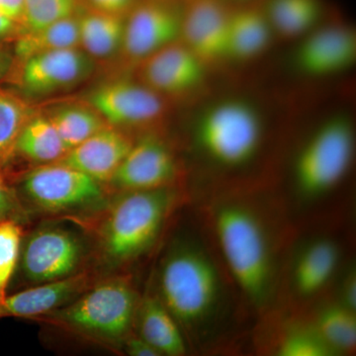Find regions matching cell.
<instances>
[{
  "instance_id": "cell-12",
  "label": "cell",
  "mask_w": 356,
  "mask_h": 356,
  "mask_svg": "<svg viewBox=\"0 0 356 356\" xmlns=\"http://www.w3.org/2000/svg\"><path fill=\"white\" fill-rule=\"evenodd\" d=\"M92 108L112 127H143L165 113L163 96L144 83L116 81L96 88L89 96Z\"/></svg>"
},
{
  "instance_id": "cell-3",
  "label": "cell",
  "mask_w": 356,
  "mask_h": 356,
  "mask_svg": "<svg viewBox=\"0 0 356 356\" xmlns=\"http://www.w3.org/2000/svg\"><path fill=\"white\" fill-rule=\"evenodd\" d=\"M117 194L98 214L102 219L96 229L98 261L108 270L127 266L147 254L180 202L177 187Z\"/></svg>"
},
{
  "instance_id": "cell-15",
  "label": "cell",
  "mask_w": 356,
  "mask_h": 356,
  "mask_svg": "<svg viewBox=\"0 0 356 356\" xmlns=\"http://www.w3.org/2000/svg\"><path fill=\"white\" fill-rule=\"evenodd\" d=\"M184 8L180 41L206 65L226 60L229 16L224 0H188Z\"/></svg>"
},
{
  "instance_id": "cell-25",
  "label": "cell",
  "mask_w": 356,
  "mask_h": 356,
  "mask_svg": "<svg viewBox=\"0 0 356 356\" xmlns=\"http://www.w3.org/2000/svg\"><path fill=\"white\" fill-rule=\"evenodd\" d=\"M70 48H81L79 18L76 16L26 32L16 44V54L25 60L41 54Z\"/></svg>"
},
{
  "instance_id": "cell-38",
  "label": "cell",
  "mask_w": 356,
  "mask_h": 356,
  "mask_svg": "<svg viewBox=\"0 0 356 356\" xmlns=\"http://www.w3.org/2000/svg\"><path fill=\"white\" fill-rule=\"evenodd\" d=\"M0 180H3V179H2L1 172H0Z\"/></svg>"
},
{
  "instance_id": "cell-7",
  "label": "cell",
  "mask_w": 356,
  "mask_h": 356,
  "mask_svg": "<svg viewBox=\"0 0 356 356\" xmlns=\"http://www.w3.org/2000/svg\"><path fill=\"white\" fill-rule=\"evenodd\" d=\"M21 202L36 212L95 216L109 202L103 185L60 163L37 166L20 184Z\"/></svg>"
},
{
  "instance_id": "cell-16",
  "label": "cell",
  "mask_w": 356,
  "mask_h": 356,
  "mask_svg": "<svg viewBox=\"0 0 356 356\" xmlns=\"http://www.w3.org/2000/svg\"><path fill=\"white\" fill-rule=\"evenodd\" d=\"M22 81L33 93H49L83 81L93 70L91 58L81 48L63 49L24 60Z\"/></svg>"
},
{
  "instance_id": "cell-6",
  "label": "cell",
  "mask_w": 356,
  "mask_h": 356,
  "mask_svg": "<svg viewBox=\"0 0 356 356\" xmlns=\"http://www.w3.org/2000/svg\"><path fill=\"white\" fill-rule=\"evenodd\" d=\"M264 136V123L254 105L241 98H229L200 114L194 126L193 142L211 163L236 170L254 161Z\"/></svg>"
},
{
  "instance_id": "cell-8",
  "label": "cell",
  "mask_w": 356,
  "mask_h": 356,
  "mask_svg": "<svg viewBox=\"0 0 356 356\" xmlns=\"http://www.w3.org/2000/svg\"><path fill=\"white\" fill-rule=\"evenodd\" d=\"M89 243L65 225L43 222L23 238L15 273L27 287L55 282L86 271Z\"/></svg>"
},
{
  "instance_id": "cell-2",
  "label": "cell",
  "mask_w": 356,
  "mask_h": 356,
  "mask_svg": "<svg viewBox=\"0 0 356 356\" xmlns=\"http://www.w3.org/2000/svg\"><path fill=\"white\" fill-rule=\"evenodd\" d=\"M207 236L175 238L159 264L158 295L187 344L202 346L224 323L229 278ZM231 280V278H229Z\"/></svg>"
},
{
  "instance_id": "cell-36",
  "label": "cell",
  "mask_w": 356,
  "mask_h": 356,
  "mask_svg": "<svg viewBox=\"0 0 356 356\" xmlns=\"http://www.w3.org/2000/svg\"><path fill=\"white\" fill-rule=\"evenodd\" d=\"M17 24L18 23L16 21L0 13V39L6 38V37L13 34L15 31Z\"/></svg>"
},
{
  "instance_id": "cell-4",
  "label": "cell",
  "mask_w": 356,
  "mask_h": 356,
  "mask_svg": "<svg viewBox=\"0 0 356 356\" xmlns=\"http://www.w3.org/2000/svg\"><path fill=\"white\" fill-rule=\"evenodd\" d=\"M140 299L130 276L110 274L67 305L36 320L112 348H122L135 327Z\"/></svg>"
},
{
  "instance_id": "cell-20",
  "label": "cell",
  "mask_w": 356,
  "mask_h": 356,
  "mask_svg": "<svg viewBox=\"0 0 356 356\" xmlns=\"http://www.w3.org/2000/svg\"><path fill=\"white\" fill-rule=\"evenodd\" d=\"M271 27L264 8L233 9L229 16L226 60H248L266 50Z\"/></svg>"
},
{
  "instance_id": "cell-19",
  "label": "cell",
  "mask_w": 356,
  "mask_h": 356,
  "mask_svg": "<svg viewBox=\"0 0 356 356\" xmlns=\"http://www.w3.org/2000/svg\"><path fill=\"white\" fill-rule=\"evenodd\" d=\"M135 325L138 336L154 346L161 355L181 356L188 351L179 325L156 293H149L140 299Z\"/></svg>"
},
{
  "instance_id": "cell-35",
  "label": "cell",
  "mask_w": 356,
  "mask_h": 356,
  "mask_svg": "<svg viewBox=\"0 0 356 356\" xmlns=\"http://www.w3.org/2000/svg\"><path fill=\"white\" fill-rule=\"evenodd\" d=\"M0 13L23 24L24 0H0Z\"/></svg>"
},
{
  "instance_id": "cell-30",
  "label": "cell",
  "mask_w": 356,
  "mask_h": 356,
  "mask_svg": "<svg viewBox=\"0 0 356 356\" xmlns=\"http://www.w3.org/2000/svg\"><path fill=\"white\" fill-rule=\"evenodd\" d=\"M28 120L22 103L0 95V161H6L15 153L18 137Z\"/></svg>"
},
{
  "instance_id": "cell-11",
  "label": "cell",
  "mask_w": 356,
  "mask_h": 356,
  "mask_svg": "<svg viewBox=\"0 0 356 356\" xmlns=\"http://www.w3.org/2000/svg\"><path fill=\"white\" fill-rule=\"evenodd\" d=\"M179 166L170 147L154 135L133 143L108 186L117 193L177 187Z\"/></svg>"
},
{
  "instance_id": "cell-1",
  "label": "cell",
  "mask_w": 356,
  "mask_h": 356,
  "mask_svg": "<svg viewBox=\"0 0 356 356\" xmlns=\"http://www.w3.org/2000/svg\"><path fill=\"white\" fill-rule=\"evenodd\" d=\"M199 218L240 299L266 313L277 297L289 250L285 201L248 189H222L200 200Z\"/></svg>"
},
{
  "instance_id": "cell-37",
  "label": "cell",
  "mask_w": 356,
  "mask_h": 356,
  "mask_svg": "<svg viewBox=\"0 0 356 356\" xmlns=\"http://www.w3.org/2000/svg\"><path fill=\"white\" fill-rule=\"evenodd\" d=\"M2 67V57L1 55H0V70H1Z\"/></svg>"
},
{
  "instance_id": "cell-26",
  "label": "cell",
  "mask_w": 356,
  "mask_h": 356,
  "mask_svg": "<svg viewBox=\"0 0 356 356\" xmlns=\"http://www.w3.org/2000/svg\"><path fill=\"white\" fill-rule=\"evenodd\" d=\"M67 152L108 126L95 109L67 106L49 117Z\"/></svg>"
},
{
  "instance_id": "cell-29",
  "label": "cell",
  "mask_w": 356,
  "mask_h": 356,
  "mask_svg": "<svg viewBox=\"0 0 356 356\" xmlns=\"http://www.w3.org/2000/svg\"><path fill=\"white\" fill-rule=\"evenodd\" d=\"M77 0H24L23 25L27 31L39 30L76 16Z\"/></svg>"
},
{
  "instance_id": "cell-10",
  "label": "cell",
  "mask_w": 356,
  "mask_h": 356,
  "mask_svg": "<svg viewBox=\"0 0 356 356\" xmlns=\"http://www.w3.org/2000/svg\"><path fill=\"white\" fill-rule=\"evenodd\" d=\"M343 254L341 242L329 234L313 236L299 245L290 266L283 267L282 271V276H286V290L294 308L317 299L329 288Z\"/></svg>"
},
{
  "instance_id": "cell-32",
  "label": "cell",
  "mask_w": 356,
  "mask_h": 356,
  "mask_svg": "<svg viewBox=\"0 0 356 356\" xmlns=\"http://www.w3.org/2000/svg\"><path fill=\"white\" fill-rule=\"evenodd\" d=\"M93 11L124 17L137 4L136 0H88Z\"/></svg>"
},
{
  "instance_id": "cell-5",
  "label": "cell",
  "mask_w": 356,
  "mask_h": 356,
  "mask_svg": "<svg viewBox=\"0 0 356 356\" xmlns=\"http://www.w3.org/2000/svg\"><path fill=\"white\" fill-rule=\"evenodd\" d=\"M355 130L348 115L330 116L300 147L292 166V187L300 206L320 202L341 184L353 165Z\"/></svg>"
},
{
  "instance_id": "cell-24",
  "label": "cell",
  "mask_w": 356,
  "mask_h": 356,
  "mask_svg": "<svg viewBox=\"0 0 356 356\" xmlns=\"http://www.w3.org/2000/svg\"><path fill=\"white\" fill-rule=\"evenodd\" d=\"M273 29L288 38L306 35L322 15L320 0H268L264 7Z\"/></svg>"
},
{
  "instance_id": "cell-14",
  "label": "cell",
  "mask_w": 356,
  "mask_h": 356,
  "mask_svg": "<svg viewBox=\"0 0 356 356\" xmlns=\"http://www.w3.org/2000/svg\"><path fill=\"white\" fill-rule=\"evenodd\" d=\"M138 65L142 83L163 97L185 95L198 88L208 67L180 40Z\"/></svg>"
},
{
  "instance_id": "cell-28",
  "label": "cell",
  "mask_w": 356,
  "mask_h": 356,
  "mask_svg": "<svg viewBox=\"0 0 356 356\" xmlns=\"http://www.w3.org/2000/svg\"><path fill=\"white\" fill-rule=\"evenodd\" d=\"M23 224L14 220L0 222V300L7 296L19 261L24 232Z\"/></svg>"
},
{
  "instance_id": "cell-17",
  "label": "cell",
  "mask_w": 356,
  "mask_h": 356,
  "mask_svg": "<svg viewBox=\"0 0 356 356\" xmlns=\"http://www.w3.org/2000/svg\"><path fill=\"white\" fill-rule=\"evenodd\" d=\"M133 143L127 135L108 125L70 149L58 163L84 173L98 184H108Z\"/></svg>"
},
{
  "instance_id": "cell-21",
  "label": "cell",
  "mask_w": 356,
  "mask_h": 356,
  "mask_svg": "<svg viewBox=\"0 0 356 356\" xmlns=\"http://www.w3.org/2000/svg\"><path fill=\"white\" fill-rule=\"evenodd\" d=\"M125 19L89 11L79 18V47L90 58H108L121 51Z\"/></svg>"
},
{
  "instance_id": "cell-23",
  "label": "cell",
  "mask_w": 356,
  "mask_h": 356,
  "mask_svg": "<svg viewBox=\"0 0 356 356\" xmlns=\"http://www.w3.org/2000/svg\"><path fill=\"white\" fill-rule=\"evenodd\" d=\"M16 152L42 165L58 163L67 149L49 117L37 116L26 122L16 143Z\"/></svg>"
},
{
  "instance_id": "cell-22",
  "label": "cell",
  "mask_w": 356,
  "mask_h": 356,
  "mask_svg": "<svg viewBox=\"0 0 356 356\" xmlns=\"http://www.w3.org/2000/svg\"><path fill=\"white\" fill-rule=\"evenodd\" d=\"M334 355H353L356 348V313L339 300L318 307L309 318Z\"/></svg>"
},
{
  "instance_id": "cell-39",
  "label": "cell",
  "mask_w": 356,
  "mask_h": 356,
  "mask_svg": "<svg viewBox=\"0 0 356 356\" xmlns=\"http://www.w3.org/2000/svg\"><path fill=\"white\" fill-rule=\"evenodd\" d=\"M186 1H188V0H186Z\"/></svg>"
},
{
  "instance_id": "cell-33",
  "label": "cell",
  "mask_w": 356,
  "mask_h": 356,
  "mask_svg": "<svg viewBox=\"0 0 356 356\" xmlns=\"http://www.w3.org/2000/svg\"><path fill=\"white\" fill-rule=\"evenodd\" d=\"M339 300L343 305L350 310L356 312V273L355 264H351L344 273L341 288H339Z\"/></svg>"
},
{
  "instance_id": "cell-27",
  "label": "cell",
  "mask_w": 356,
  "mask_h": 356,
  "mask_svg": "<svg viewBox=\"0 0 356 356\" xmlns=\"http://www.w3.org/2000/svg\"><path fill=\"white\" fill-rule=\"evenodd\" d=\"M278 356H334V351L318 336L310 320L286 325L270 348Z\"/></svg>"
},
{
  "instance_id": "cell-34",
  "label": "cell",
  "mask_w": 356,
  "mask_h": 356,
  "mask_svg": "<svg viewBox=\"0 0 356 356\" xmlns=\"http://www.w3.org/2000/svg\"><path fill=\"white\" fill-rule=\"evenodd\" d=\"M122 350L130 356H161L154 346L134 332L122 344Z\"/></svg>"
},
{
  "instance_id": "cell-31",
  "label": "cell",
  "mask_w": 356,
  "mask_h": 356,
  "mask_svg": "<svg viewBox=\"0 0 356 356\" xmlns=\"http://www.w3.org/2000/svg\"><path fill=\"white\" fill-rule=\"evenodd\" d=\"M27 219V211L20 199L0 180V222L14 220L23 224Z\"/></svg>"
},
{
  "instance_id": "cell-9",
  "label": "cell",
  "mask_w": 356,
  "mask_h": 356,
  "mask_svg": "<svg viewBox=\"0 0 356 356\" xmlns=\"http://www.w3.org/2000/svg\"><path fill=\"white\" fill-rule=\"evenodd\" d=\"M121 53L139 65L181 37L184 8L168 0L139 2L127 14Z\"/></svg>"
},
{
  "instance_id": "cell-13",
  "label": "cell",
  "mask_w": 356,
  "mask_h": 356,
  "mask_svg": "<svg viewBox=\"0 0 356 356\" xmlns=\"http://www.w3.org/2000/svg\"><path fill=\"white\" fill-rule=\"evenodd\" d=\"M356 60V32L346 25L312 30L297 47L293 65L304 76H330L350 69Z\"/></svg>"
},
{
  "instance_id": "cell-18",
  "label": "cell",
  "mask_w": 356,
  "mask_h": 356,
  "mask_svg": "<svg viewBox=\"0 0 356 356\" xmlns=\"http://www.w3.org/2000/svg\"><path fill=\"white\" fill-rule=\"evenodd\" d=\"M95 282L86 270L55 282L26 288L0 300V318H37L67 305Z\"/></svg>"
}]
</instances>
